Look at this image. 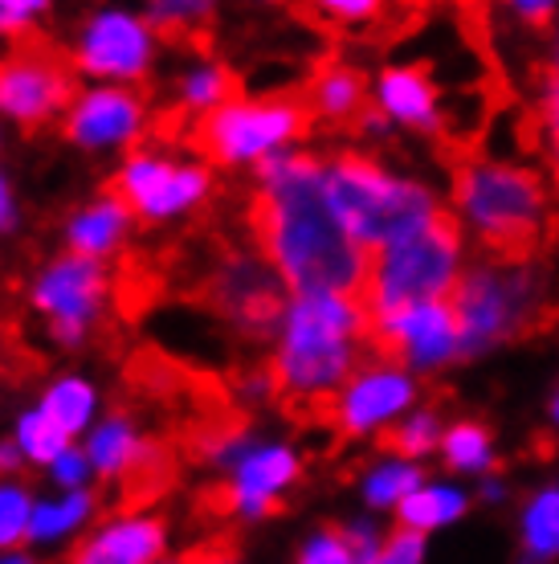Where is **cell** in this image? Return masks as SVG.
<instances>
[{
	"mask_svg": "<svg viewBox=\"0 0 559 564\" xmlns=\"http://www.w3.org/2000/svg\"><path fill=\"white\" fill-rule=\"evenodd\" d=\"M257 188L245 200L253 246L294 295H343L364 311L372 254L355 246L327 200L319 155L278 152L257 164ZM368 315V311H364Z\"/></svg>",
	"mask_w": 559,
	"mask_h": 564,
	"instance_id": "1",
	"label": "cell"
},
{
	"mask_svg": "<svg viewBox=\"0 0 559 564\" xmlns=\"http://www.w3.org/2000/svg\"><path fill=\"white\" fill-rule=\"evenodd\" d=\"M437 160L449 169L453 205L478 229L482 267L544 262L556 221V193L544 172L490 160L486 152H453Z\"/></svg>",
	"mask_w": 559,
	"mask_h": 564,
	"instance_id": "2",
	"label": "cell"
},
{
	"mask_svg": "<svg viewBox=\"0 0 559 564\" xmlns=\"http://www.w3.org/2000/svg\"><path fill=\"white\" fill-rule=\"evenodd\" d=\"M458 324L462 356L494 344L539 339L559 327V299L547 286V262L531 267H470L441 299Z\"/></svg>",
	"mask_w": 559,
	"mask_h": 564,
	"instance_id": "3",
	"label": "cell"
},
{
	"mask_svg": "<svg viewBox=\"0 0 559 564\" xmlns=\"http://www.w3.org/2000/svg\"><path fill=\"white\" fill-rule=\"evenodd\" d=\"M327 200L355 246L384 254L434 221L437 200L425 184L396 181L364 152H339L327 169Z\"/></svg>",
	"mask_w": 559,
	"mask_h": 564,
	"instance_id": "4",
	"label": "cell"
},
{
	"mask_svg": "<svg viewBox=\"0 0 559 564\" xmlns=\"http://www.w3.org/2000/svg\"><path fill=\"white\" fill-rule=\"evenodd\" d=\"M458 258H462V217L446 205H437L429 226L417 229L401 246L384 250V254H372L364 295L368 324L384 319V315L425 307V303H441L462 274Z\"/></svg>",
	"mask_w": 559,
	"mask_h": 564,
	"instance_id": "5",
	"label": "cell"
},
{
	"mask_svg": "<svg viewBox=\"0 0 559 564\" xmlns=\"http://www.w3.org/2000/svg\"><path fill=\"white\" fill-rule=\"evenodd\" d=\"M315 128H319V119H315L307 90L291 86L278 95H266V99H241L233 107H221V111L196 119L188 148L212 164H238V160H253V155L266 160L270 148L303 140Z\"/></svg>",
	"mask_w": 559,
	"mask_h": 564,
	"instance_id": "6",
	"label": "cell"
},
{
	"mask_svg": "<svg viewBox=\"0 0 559 564\" xmlns=\"http://www.w3.org/2000/svg\"><path fill=\"white\" fill-rule=\"evenodd\" d=\"M286 291L291 286L278 279V270L270 262L245 254V250H233V246H217L212 267L196 282L200 303H209L217 315L233 319L245 336H270L291 315Z\"/></svg>",
	"mask_w": 559,
	"mask_h": 564,
	"instance_id": "7",
	"label": "cell"
},
{
	"mask_svg": "<svg viewBox=\"0 0 559 564\" xmlns=\"http://www.w3.org/2000/svg\"><path fill=\"white\" fill-rule=\"evenodd\" d=\"M74 54L45 42L42 33L17 37L9 54H0V111L13 115L25 131L74 99Z\"/></svg>",
	"mask_w": 559,
	"mask_h": 564,
	"instance_id": "8",
	"label": "cell"
},
{
	"mask_svg": "<svg viewBox=\"0 0 559 564\" xmlns=\"http://www.w3.org/2000/svg\"><path fill=\"white\" fill-rule=\"evenodd\" d=\"M368 356L376 368L405 372V368H434L462 356V336L449 315L446 303H425V307L384 315L368 324Z\"/></svg>",
	"mask_w": 559,
	"mask_h": 564,
	"instance_id": "9",
	"label": "cell"
},
{
	"mask_svg": "<svg viewBox=\"0 0 559 564\" xmlns=\"http://www.w3.org/2000/svg\"><path fill=\"white\" fill-rule=\"evenodd\" d=\"M319 128L343 131V135H368V131H384V107L372 99L368 74L360 66L343 62L339 54H322L310 66V78L303 83Z\"/></svg>",
	"mask_w": 559,
	"mask_h": 564,
	"instance_id": "10",
	"label": "cell"
},
{
	"mask_svg": "<svg viewBox=\"0 0 559 564\" xmlns=\"http://www.w3.org/2000/svg\"><path fill=\"white\" fill-rule=\"evenodd\" d=\"M107 295V270L95 258L66 254L45 270L37 282V307L50 315V332L57 344H78L86 319L95 315L98 299Z\"/></svg>",
	"mask_w": 559,
	"mask_h": 564,
	"instance_id": "11",
	"label": "cell"
},
{
	"mask_svg": "<svg viewBox=\"0 0 559 564\" xmlns=\"http://www.w3.org/2000/svg\"><path fill=\"white\" fill-rule=\"evenodd\" d=\"M152 57L147 25L123 13H102L86 25L83 42L74 50V66L98 78H140Z\"/></svg>",
	"mask_w": 559,
	"mask_h": 564,
	"instance_id": "12",
	"label": "cell"
},
{
	"mask_svg": "<svg viewBox=\"0 0 559 564\" xmlns=\"http://www.w3.org/2000/svg\"><path fill=\"white\" fill-rule=\"evenodd\" d=\"M417 397L413 381H408L405 372H388V368H372L364 377H355V381L343 389L339 397V413H336V442H348V437L364 434L372 425L388 422L392 413H401Z\"/></svg>",
	"mask_w": 559,
	"mask_h": 564,
	"instance_id": "13",
	"label": "cell"
},
{
	"mask_svg": "<svg viewBox=\"0 0 559 564\" xmlns=\"http://www.w3.org/2000/svg\"><path fill=\"white\" fill-rule=\"evenodd\" d=\"M143 107L135 95L127 90H90L70 107L66 119V135L83 148H102V143H119L131 131H140Z\"/></svg>",
	"mask_w": 559,
	"mask_h": 564,
	"instance_id": "14",
	"label": "cell"
},
{
	"mask_svg": "<svg viewBox=\"0 0 559 564\" xmlns=\"http://www.w3.org/2000/svg\"><path fill=\"white\" fill-rule=\"evenodd\" d=\"M180 470V454L172 442H140L131 463L114 475V511H143L147 503H155L160 495L172 491Z\"/></svg>",
	"mask_w": 559,
	"mask_h": 564,
	"instance_id": "15",
	"label": "cell"
},
{
	"mask_svg": "<svg viewBox=\"0 0 559 564\" xmlns=\"http://www.w3.org/2000/svg\"><path fill=\"white\" fill-rule=\"evenodd\" d=\"M380 107L396 115L401 123L420 131H434L437 107H441V86H437L434 66L420 57L408 66H392L380 78Z\"/></svg>",
	"mask_w": 559,
	"mask_h": 564,
	"instance_id": "16",
	"label": "cell"
},
{
	"mask_svg": "<svg viewBox=\"0 0 559 564\" xmlns=\"http://www.w3.org/2000/svg\"><path fill=\"white\" fill-rule=\"evenodd\" d=\"M298 479V458L282 446L270 451H253L241 458L238 479H233V495H238V511L245 516H278L282 499L278 491Z\"/></svg>",
	"mask_w": 559,
	"mask_h": 564,
	"instance_id": "17",
	"label": "cell"
},
{
	"mask_svg": "<svg viewBox=\"0 0 559 564\" xmlns=\"http://www.w3.org/2000/svg\"><path fill=\"white\" fill-rule=\"evenodd\" d=\"M164 552V520H123L74 549L66 564H152Z\"/></svg>",
	"mask_w": 559,
	"mask_h": 564,
	"instance_id": "18",
	"label": "cell"
},
{
	"mask_svg": "<svg viewBox=\"0 0 559 564\" xmlns=\"http://www.w3.org/2000/svg\"><path fill=\"white\" fill-rule=\"evenodd\" d=\"M209 4H152L147 9V25L172 45H188V50H205L209 45Z\"/></svg>",
	"mask_w": 559,
	"mask_h": 564,
	"instance_id": "19",
	"label": "cell"
},
{
	"mask_svg": "<svg viewBox=\"0 0 559 564\" xmlns=\"http://www.w3.org/2000/svg\"><path fill=\"white\" fill-rule=\"evenodd\" d=\"M180 102L196 119H205V115L221 111V107L241 102V78L229 70V66H205V70H196L193 78L184 83Z\"/></svg>",
	"mask_w": 559,
	"mask_h": 564,
	"instance_id": "20",
	"label": "cell"
},
{
	"mask_svg": "<svg viewBox=\"0 0 559 564\" xmlns=\"http://www.w3.org/2000/svg\"><path fill=\"white\" fill-rule=\"evenodd\" d=\"M123 221L127 213L114 205V200H98L95 209H86L78 221H74L70 229V246L74 254L83 258H95V254H107V250H114V241H119V234H123Z\"/></svg>",
	"mask_w": 559,
	"mask_h": 564,
	"instance_id": "21",
	"label": "cell"
},
{
	"mask_svg": "<svg viewBox=\"0 0 559 564\" xmlns=\"http://www.w3.org/2000/svg\"><path fill=\"white\" fill-rule=\"evenodd\" d=\"M523 540H527V552L518 564H544L559 556V491L535 495L523 520Z\"/></svg>",
	"mask_w": 559,
	"mask_h": 564,
	"instance_id": "22",
	"label": "cell"
},
{
	"mask_svg": "<svg viewBox=\"0 0 559 564\" xmlns=\"http://www.w3.org/2000/svg\"><path fill=\"white\" fill-rule=\"evenodd\" d=\"M135 446H140V437H135V430H131V417H127V413H119V417H111V422L90 437V451H86V458L98 466V475H102V479L111 482L114 475L131 463Z\"/></svg>",
	"mask_w": 559,
	"mask_h": 564,
	"instance_id": "23",
	"label": "cell"
},
{
	"mask_svg": "<svg viewBox=\"0 0 559 564\" xmlns=\"http://www.w3.org/2000/svg\"><path fill=\"white\" fill-rule=\"evenodd\" d=\"M396 511H401V528L429 532V528H437V523L458 520V516L465 511V499L458 491H449V487H425V491L408 495Z\"/></svg>",
	"mask_w": 559,
	"mask_h": 564,
	"instance_id": "24",
	"label": "cell"
},
{
	"mask_svg": "<svg viewBox=\"0 0 559 564\" xmlns=\"http://www.w3.org/2000/svg\"><path fill=\"white\" fill-rule=\"evenodd\" d=\"M437 434H441V422H437L434 410H425V413H417V417H408V422L376 430V451L401 454V458H417V454L434 451Z\"/></svg>",
	"mask_w": 559,
	"mask_h": 564,
	"instance_id": "25",
	"label": "cell"
},
{
	"mask_svg": "<svg viewBox=\"0 0 559 564\" xmlns=\"http://www.w3.org/2000/svg\"><path fill=\"white\" fill-rule=\"evenodd\" d=\"M95 410V393H90V384L86 381H57L50 393H45V417L57 425V430H66V434H78L86 425Z\"/></svg>",
	"mask_w": 559,
	"mask_h": 564,
	"instance_id": "26",
	"label": "cell"
},
{
	"mask_svg": "<svg viewBox=\"0 0 559 564\" xmlns=\"http://www.w3.org/2000/svg\"><path fill=\"white\" fill-rule=\"evenodd\" d=\"M17 446L33 458V463H57L62 454L70 451V434L66 430H57L45 413H29L21 417V430H17Z\"/></svg>",
	"mask_w": 559,
	"mask_h": 564,
	"instance_id": "27",
	"label": "cell"
},
{
	"mask_svg": "<svg viewBox=\"0 0 559 564\" xmlns=\"http://www.w3.org/2000/svg\"><path fill=\"white\" fill-rule=\"evenodd\" d=\"M441 446H446V463L453 466V470H482L490 458V434H486V425H478V422L449 425L446 437H441Z\"/></svg>",
	"mask_w": 559,
	"mask_h": 564,
	"instance_id": "28",
	"label": "cell"
},
{
	"mask_svg": "<svg viewBox=\"0 0 559 564\" xmlns=\"http://www.w3.org/2000/svg\"><path fill=\"white\" fill-rule=\"evenodd\" d=\"M95 508V499L90 495H70V499H62V503H45V508L33 511V523H29V540H54L62 532H70L78 523L90 516Z\"/></svg>",
	"mask_w": 559,
	"mask_h": 564,
	"instance_id": "29",
	"label": "cell"
},
{
	"mask_svg": "<svg viewBox=\"0 0 559 564\" xmlns=\"http://www.w3.org/2000/svg\"><path fill=\"white\" fill-rule=\"evenodd\" d=\"M420 475L417 466H388V470H376L372 482H368V503L372 508H388V503H405L408 495L420 491Z\"/></svg>",
	"mask_w": 559,
	"mask_h": 564,
	"instance_id": "30",
	"label": "cell"
},
{
	"mask_svg": "<svg viewBox=\"0 0 559 564\" xmlns=\"http://www.w3.org/2000/svg\"><path fill=\"white\" fill-rule=\"evenodd\" d=\"M33 523V503L25 487H0V549L29 536Z\"/></svg>",
	"mask_w": 559,
	"mask_h": 564,
	"instance_id": "31",
	"label": "cell"
},
{
	"mask_svg": "<svg viewBox=\"0 0 559 564\" xmlns=\"http://www.w3.org/2000/svg\"><path fill=\"white\" fill-rule=\"evenodd\" d=\"M535 83L544 90L539 119H544V135H547V143H551L544 155H559V70L556 66H535Z\"/></svg>",
	"mask_w": 559,
	"mask_h": 564,
	"instance_id": "32",
	"label": "cell"
},
{
	"mask_svg": "<svg viewBox=\"0 0 559 564\" xmlns=\"http://www.w3.org/2000/svg\"><path fill=\"white\" fill-rule=\"evenodd\" d=\"M298 564H360V561H355V552L348 549L343 528H336V523H331V528H322L319 536L310 540Z\"/></svg>",
	"mask_w": 559,
	"mask_h": 564,
	"instance_id": "33",
	"label": "cell"
},
{
	"mask_svg": "<svg viewBox=\"0 0 559 564\" xmlns=\"http://www.w3.org/2000/svg\"><path fill=\"white\" fill-rule=\"evenodd\" d=\"M420 552H425V536L413 532V528H396L388 536V544L368 564H420Z\"/></svg>",
	"mask_w": 559,
	"mask_h": 564,
	"instance_id": "34",
	"label": "cell"
},
{
	"mask_svg": "<svg viewBox=\"0 0 559 564\" xmlns=\"http://www.w3.org/2000/svg\"><path fill=\"white\" fill-rule=\"evenodd\" d=\"M42 13V4H33V0H9V4H0V33H17V37H25L33 33L29 29V17Z\"/></svg>",
	"mask_w": 559,
	"mask_h": 564,
	"instance_id": "35",
	"label": "cell"
},
{
	"mask_svg": "<svg viewBox=\"0 0 559 564\" xmlns=\"http://www.w3.org/2000/svg\"><path fill=\"white\" fill-rule=\"evenodd\" d=\"M86 454H78V451H66L62 458L54 463V475H57V482H66V487H78L83 482V475H86Z\"/></svg>",
	"mask_w": 559,
	"mask_h": 564,
	"instance_id": "36",
	"label": "cell"
},
{
	"mask_svg": "<svg viewBox=\"0 0 559 564\" xmlns=\"http://www.w3.org/2000/svg\"><path fill=\"white\" fill-rule=\"evenodd\" d=\"M515 13L527 21V25L544 29L551 25V17H556V4H515Z\"/></svg>",
	"mask_w": 559,
	"mask_h": 564,
	"instance_id": "37",
	"label": "cell"
},
{
	"mask_svg": "<svg viewBox=\"0 0 559 564\" xmlns=\"http://www.w3.org/2000/svg\"><path fill=\"white\" fill-rule=\"evenodd\" d=\"M17 466H21V446H13V442H0V475H13Z\"/></svg>",
	"mask_w": 559,
	"mask_h": 564,
	"instance_id": "38",
	"label": "cell"
},
{
	"mask_svg": "<svg viewBox=\"0 0 559 564\" xmlns=\"http://www.w3.org/2000/svg\"><path fill=\"white\" fill-rule=\"evenodd\" d=\"M13 226V200H9V188H4V181H0V229Z\"/></svg>",
	"mask_w": 559,
	"mask_h": 564,
	"instance_id": "39",
	"label": "cell"
},
{
	"mask_svg": "<svg viewBox=\"0 0 559 564\" xmlns=\"http://www.w3.org/2000/svg\"><path fill=\"white\" fill-rule=\"evenodd\" d=\"M0 564H29L25 556H13V561H0Z\"/></svg>",
	"mask_w": 559,
	"mask_h": 564,
	"instance_id": "40",
	"label": "cell"
},
{
	"mask_svg": "<svg viewBox=\"0 0 559 564\" xmlns=\"http://www.w3.org/2000/svg\"><path fill=\"white\" fill-rule=\"evenodd\" d=\"M551 413H556V422H559V397H556V405H551Z\"/></svg>",
	"mask_w": 559,
	"mask_h": 564,
	"instance_id": "41",
	"label": "cell"
},
{
	"mask_svg": "<svg viewBox=\"0 0 559 564\" xmlns=\"http://www.w3.org/2000/svg\"><path fill=\"white\" fill-rule=\"evenodd\" d=\"M556 70H559V50H556Z\"/></svg>",
	"mask_w": 559,
	"mask_h": 564,
	"instance_id": "42",
	"label": "cell"
}]
</instances>
